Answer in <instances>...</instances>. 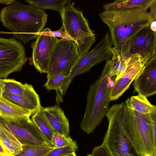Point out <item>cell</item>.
Returning <instances> with one entry per match:
<instances>
[{
	"instance_id": "8992f818",
	"label": "cell",
	"mask_w": 156,
	"mask_h": 156,
	"mask_svg": "<svg viewBox=\"0 0 156 156\" xmlns=\"http://www.w3.org/2000/svg\"><path fill=\"white\" fill-rule=\"evenodd\" d=\"M61 16L66 33L76 43L80 60L95 42V34L82 12L76 9L71 2L66 6Z\"/></svg>"
},
{
	"instance_id": "1f68e13d",
	"label": "cell",
	"mask_w": 156,
	"mask_h": 156,
	"mask_svg": "<svg viewBox=\"0 0 156 156\" xmlns=\"http://www.w3.org/2000/svg\"><path fill=\"white\" fill-rule=\"evenodd\" d=\"M5 91L3 79L0 78V97L2 96L3 94Z\"/></svg>"
},
{
	"instance_id": "d6a6232c",
	"label": "cell",
	"mask_w": 156,
	"mask_h": 156,
	"mask_svg": "<svg viewBox=\"0 0 156 156\" xmlns=\"http://www.w3.org/2000/svg\"><path fill=\"white\" fill-rule=\"evenodd\" d=\"M16 1V0H0V4L9 5Z\"/></svg>"
},
{
	"instance_id": "5b68a950",
	"label": "cell",
	"mask_w": 156,
	"mask_h": 156,
	"mask_svg": "<svg viewBox=\"0 0 156 156\" xmlns=\"http://www.w3.org/2000/svg\"><path fill=\"white\" fill-rule=\"evenodd\" d=\"M126 109L123 102L110 108L106 116L108 121V127L103 143L112 156H142L127 138L123 131Z\"/></svg>"
},
{
	"instance_id": "836d02e7",
	"label": "cell",
	"mask_w": 156,
	"mask_h": 156,
	"mask_svg": "<svg viewBox=\"0 0 156 156\" xmlns=\"http://www.w3.org/2000/svg\"><path fill=\"white\" fill-rule=\"evenodd\" d=\"M149 27L152 31L156 32V20L152 21L149 24Z\"/></svg>"
},
{
	"instance_id": "f1b7e54d",
	"label": "cell",
	"mask_w": 156,
	"mask_h": 156,
	"mask_svg": "<svg viewBox=\"0 0 156 156\" xmlns=\"http://www.w3.org/2000/svg\"><path fill=\"white\" fill-rule=\"evenodd\" d=\"M42 32L52 37H59L69 40H72L66 33L65 27L63 25L61 28L57 30L52 31L50 28H46L43 30Z\"/></svg>"
},
{
	"instance_id": "e575fe53",
	"label": "cell",
	"mask_w": 156,
	"mask_h": 156,
	"mask_svg": "<svg viewBox=\"0 0 156 156\" xmlns=\"http://www.w3.org/2000/svg\"><path fill=\"white\" fill-rule=\"evenodd\" d=\"M63 156H77L75 152L71 154H68L66 155Z\"/></svg>"
},
{
	"instance_id": "5bb4252c",
	"label": "cell",
	"mask_w": 156,
	"mask_h": 156,
	"mask_svg": "<svg viewBox=\"0 0 156 156\" xmlns=\"http://www.w3.org/2000/svg\"><path fill=\"white\" fill-rule=\"evenodd\" d=\"M135 90L147 98L156 93V57L147 62L133 81Z\"/></svg>"
},
{
	"instance_id": "83f0119b",
	"label": "cell",
	"mask_w": 156,
	"mask_h": 156,
	"mask_svg": "<svg viewBox=\"0 0 156 156\" xmlns=\"http://www.w3.org/2000/svg\"><path fill=\"white\" fill-rule=\"evenodd\" d=\"M78 149L77 144L54 148L44 156H63L75 152Z\"/></svg>"
},
{
	"instance_id": "4fadbf2b",
	"label": "cell",
	"mask_w": 156,
	"mask_h": 156,
	"mask_svg": "<svg viewBox=\"0 0 156 156\" xmlns=\"http://www.w3.org/2000/svg\"><path fill=\"white\" fill-rule=\"evenodd\" d=\"M146 64L139 54L132 55L128 58L125 71L118 80L114 81L112 87L110 94L111 101L118 99L128 89Z\"/></svg>"
},
{
	"instance_id": "d6986e66",
	"label": "cell",
	"mask_w": 156,
	"mask_h": 156,
	"mask_svg": "<svg viewBox=\"0 0 156 156\" xmlns=\"http://www.w3.org/2000/svg\"><path fill=\"white\" fill-rule=\"evenodd\" d=\"M0 114L1 116L11 118L30 117L32 115L30 112L3 96L0 97Z\"/></svg>"
},
{
	"instance_id": "74e56055",
	"label": "cell",
	"mask_w": 156,
	"mask_h": 156,
	"mask_svg": "<svg viewBox=\"0 0 156 156\" xmlns=\"http://www.w3.org/2000/svg\"></svg>"
},
{
	"instance_id": "ac0fdd59",
	"label": "cell",
	"mask_w": 156,
	"mask_h": 156,
	"mask_svg": "<svg viewBox=\"0 0 156 156\" xmlns=\"http://www.w3.org/2000/svg\"><path fill=\"white\" fill-rule=\"evenodd\" d=\"M155 0H116L104 4L103 7L105 11L129 9L135 8L149 9Z\"/></svg>"
},
{
	"instance_id": "9a60e30c",
	"label": "cell",
	"mask_w": 156,
	"mask_h": 156,
	"mask_svg": "<svg viewBox=\"0 0 156 156\" xmlns=\"http://www.w3.org/2000/svg\"><path fill=\"white\" fill-rule=\"evenodd\" d=\"M2 96L30 112L32 115L40 110L42 107L39 96L31 84H28L22 95L12 94L5 91Z\"/></svg>"
},
{
	"instance_id": "44dd1931",
	"label": "cell",
	"mask_w": 156,
	"mask_h": 156,
	"mask_svg": "<svg viewBox=\"0 0 156 156\" xmlns=\"http://www.w3.org/2000/svg\"><path fill=\"white\" fill-rule=\"evenodd\" d=\"M112 67L109 77L116 76L115 81L118 80L125 71L128 58L121 54L118 51L112 48ZM129 58V57H128Z\"/></svg>"
},
{
	"instance_id": "d4e9b609",
	"label": "cell",
	"mask_w": 156,
	"mask_h": 156,
	"mask_svg": "<svg viewBox=\"0 0 156 156\" xmlns=\"http://www.w3.org/2000/svg\"><path fill=\"white\" fill-rule=\"evenodd\" d=\"M5 91L10 94L22 95L25 92L28 83L23 84L13 79H3Z\"/></svg>"
},
{
	"instance_id": "7a4b0ae2",
	"label": "cell",
	"mask_w": 156,
	"mask_h": 156,
	"mask_svg": "<svg viewBox=\"0 0 156 156\" xmlns=\"http://www.w3.org/2000/svg\"><path fill=\"white\" fill-rule=\"evenodd\" d=\"M147 9L105 11L99 13L101 21L108 27L112 48L121 54L129 39L152 21Z\"/></svg>"
},
{
	"instance_id": "484cf974",
	"label": "cell",
	"mask_w": 156,
	"mask_h": 156,
	"mask_svg": "<svg viewBox=\"0 0 156 156\" xmlns=\"http://www.w3.org/2000/svg\"><path fill=\"white\" fill-rule=\"evenodd\" d=\"M66 76L62 73L51 75H47V81L44 85V87L48 90H53L60 92L62 83Z\"/></svg>"
},
{
	"instance_id": "ffe728a7",
	"label": "cell",
	"mask_w": 156,
	"mask_h": 156,
	"mask_svg": "<svg viewBox=\"0 0 156 156\" xmlns=\"http://www.w3.org/2000/svg\"><path fill=\"white\" fill-rule=\"evenodd\" d=\"M0 141L11 156H13L17 154L21 149L22 145L0 122Z\"/></svg>"
},
{
	"instance_id": "f546056e",
	"label": "cell",
	"mask_w": 156,
	"mask_h": 156,
	"mask_svg": "<svg viewBox=\"0 0 156 156\" xmlns=\"http://www.w3.org/2000/svg\"><path fill=\"white\" fill-rule=\"evenodd\" d=\"M91 156H112L106 145L102 143L94 147L90 154Z\"/></svg>"
},
{
	"instance_id": "cb8c5ba5",
	"label": "cell",
	"mask_w": 156,
	"mask_h": 156,
	"mask_svg": "<svg viewBox=\"0 0 156 156\" xmlns=\"http://www.w3.org/2000/svg\"><path fill=\"white\" fill-rule=\"evenodd\" d=\"M54 148L49 146L22 145L20 151L13 156H44Z\"/></svg>"
},
{
	"instance_id": "7402d4cb",
	"label": "cell",
	"mask_w": 156,
	"mask_h": 156,
	"mask_svg": "<svg viewBox=\"0 0 156 156\" xmlns=\"http://www.w3.org/2000/svg\"><path fill=\"white\" fill-rule=\"evenodd\" d=\"M30 5L41 9H51L61 15L66 6L71 2L69 0H27Z\"/></svg>"
},
{
	"instance_id": "52a82bcc",
	"label": "cell",
	"mask_w": 156,
	"mask_h": 156,
	"mask_svg": "<svg viewBox=\"0 0 156 156\" xmlns=\"http://www.w3.org/2000/svg\"><path fill=\"white\" fill-rule=\"evenodd\" d=\"M0 122L22 145L53 147L30 117L11 118L0 116Z\"/></svg>"
},
{
	"instance_id": "9c48e42d",
	"label": "cell",
	"mask_w": 156,
	"mask_h": 156,
	"mask_svg": "<svg viewBox=\"0 0 156 156\" xmlns=\"http://www.w3.org/2000/svg\"><path fill=\"white\" fill-rule=\"evenodd\" d=\"M79 59L77 44L74 41L58 39L54 46L47 75L62 73L67 75Z\"/></svg>"
},
{
	"instance_id": "e0dca14e",
	"label": "cell",
	"mask_w": 156,
	"mask_h": 156,
	"mask_svg": "<svg viewBox=\"0 0 156 156\" xmlns=\"http://www.w3.org/2000/svg\"><path fill=\"white\" fill-rule=\"evenodd\" d=\"M127 108L143 114H149L156 111V106L152 104L147 97L139 94L128 98L125 101Z\"/></svg>"
},
{
	"instance_id": "d590c367",
	"label": "cell",
	"mask_w": 156,
	"mask_h": 156,
	"mask_svg": "<svg viewBox=\"0 0 156 156\" xmlns=\"http://www.w3.org/2000/svg\"><path fill=\"white\" fill-rule=\"evenodd\" d=\"M87 156H91L90 154V155H87Z\"/></svg>"
},
{
	"instance_id": "30bf717a",
	"label": "cell",
	"mask_w": 156,
	"mask_h": 156,
	"mask_svg": "<svg viewBox=\"0 0 156 156\" xmlns=\"http://www.w3.org/2000/svg\"><path fill=\"white\" fill-rule=\"evenodd\" d=\"M26 53L23 45L14 38L0 37V78L20 71L27 60Z\"/></svg>"
},
{
	"instance_id": "6da1fadb",
	"label": "cell",
	"mask_w": 156,
	"mask_h": 156,
	"mask_svg": "<svg viewBox=\"0 0 156 156\" xmlns=\"http://www.w3.org/2000/svg\"><path fill=\"white\" fill-rule=\"evenodd\" d=\"M48 17L44 10L16 1L2 8L0 12L3 25L24 44L37 38Z\"/></svg>"
},
{
	"instance_id": "277c9868",
	"label": "cell",
	"mask_w": 156,
	"mask_h": 156,
	"mask_svg": "<svg viewBox=\"0 0 156 156\" xmlns=\"http://www.w3.org/2000/svg\"><path fill=\"white\" fill-rule=\"evenodd\" d=\"M123 129L140 155L156 156V111L143 114L127 108Z\"/></svg>"
},
{
	"instance_id": "4dcf8cb0",
	"label": "cell",
	"mask_w": 156,
	"mask_h": 156,
	"mask_svg": "<svg viewBox=\"0 0 156 156\" xmlns=\"http://www.w3.org/2000/svg\"><path fill=\"white\" fill-rule=\"evenodd\" d=\"M149 9L150 11L149 15L151 21L156 20V0L154 1L151 4Z\"/></svg>"
},
{
	"instance_id": "3957f363",
	"label": "cell",
	"mask_w": 156,
	"mask_h": 156,
	"mask_svg": "<svg viewBox=\"0 0 156 156\" xmlns=\"http://www.w3.org/2000/svg\"><path fill=\"white\" fill-rule=\"evenodd\" d=\"M111 60L107 61L100 76L90 86L87 95V102L80 125L81 129L87 134L92 133L101 123L110 108L112 87L109 73Z\"/></svg>"
},
{
	"instance_id": "ba28073f",
	"label": "cell",
	"mask_w": 156,
	"mask_h": 156,
	"mask_svg": "<svg viewBox=\"0 0 156 156\" xmlns=\"http://www.w3.org/2000/svg\"><path fill=\"white\" fill-rule=\"evenodd\" d=\"M112 44L109 33H107L90 51H88L75 65L66 76L61 90L66 92L76 76L89 71L92 67L104 61L111 59Z\"/></svg>"
},
{
	"instance_id": "8d00e7d4",
	"label": "cell",
	"mask_w": 156,
	"mask_h": 156,
	"mask_svg": "<svg viewBox=\"0 0 156 156\" xmlns=\"http://www.w3.org/2000/svg\"><path fill=\"white\" fill-rule=\"evenodd\" d=\"M0 156H2L0 154Z\"/></svg>"
},
{
	"instance_id": "603a6c76",
	"label": "cell",
	"mask_w": 156,
	"mask_h": 156,
	"mask_svg": "<svg viewBox=\"0 0 156 156\" xmlns=\"http://www.w3.org/2000/svg\"><path fill=\"white\" fill-rule=\"evenodd\" d=\"M31 119L46 138L51 143L53 133L57 132L42 112L40 110L33 114Z\"/></svg>"
},
{
	"instance_id": "2e32d148",
	"label": "cell",
	"mask_w": 156,
	"mask_h": 156,
	"mask_svg": "<svg viewBox=\"0 0 156 156\" xmlns=\"http://www.w3.org/2000/svg\"><path fill=\"white\" fill-rule=\"evenodd\" d=\"M41 110L56 132L66 137L69 136V125L64 111L59 105L46 107Z\"/></svg>"
},
{
	"instance_id": "8fae6325",
	"label": "cell",
	"mask_w": 156,
	"mask_h": 156,
	"mask_svg": "<svg viewBox=\"0 0 156 156\" xmlns=\"http://www.w3.org/2000/svg\"><path fill=\"white\" fill-rule=\"evenodd\" d=\"M156 32L148 25L131 37L121 54L128 58L130 55H140L147 63L156 57Z\"/></svg>"
},
{
	"instance_id": "7c38bea8",
	"label": "cell",
	"mask_w": 156,
	"mask_h": 156,
	"mask_svg": "<svg viewBox=\"0 0 156 156\" xmlns=\"http://www.w3.org/2000/svg\"><path fill=\"white\" fill-rule=\"evenodd\" d=\"M58 39L42 31L35 41L31 44L32 49L30 61L41 73H48L50 61L55 45Z\"/></svg>"
},
{
	"instance_id": "4316f807",
	"label": "cell",
	"mask_w": 156,
	"mask_h": 156,
	"mask_svg": "<svg viewBox=\"0 0 156 156\" xmlns=\"http://www.w3.org/2000/svg\"><path fill=\"white\" fill-rule=\"evenodd\" d=\"M51 143L54 148L65 147L76 144L70 136L66 137L57 132L54 133L52 137Z\"/></svg>"
}]
</instances>
